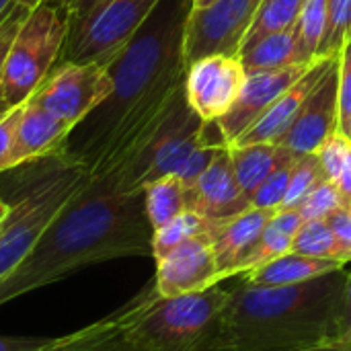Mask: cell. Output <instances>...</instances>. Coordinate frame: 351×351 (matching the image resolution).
<instances>
[{
  "mask_svg": "<svg viewBox=\"0 0 351 351\" xmlns=\"http://www.w3.org/2000/svg\"><path fill=\"white\" fill-rule=\"evenodd\" d=\"M191 0H160L107 66L113 90L70 132L64 148L103 173L130 165L185 88V25Z\"/></svg>",
  "mask_w": 351,
  "mask_h": 351,
  "instance_id": "1",
  "label": "cell"
},
{
  "mask_svg": "<svg viewBox=\"0 0 351 351\" xmlns=\"http://www.w3.org/2000/svg\"><path fill=\"white\" fill-rule=\"evenodd\" d=\"M152 234L144 189L132 187L121 169L88 173L86 183L51 220L23 263L0 282V306L84 265L148 257Z\"/></svg>",
  "mask_w": 351,
  "mask_h": 351,
  "instance_id": "2",
  "label": "cell"
},
{
  "mask_svg": "<svg viewBox=\"0 0 351 351\" xmlns=\"http://www.w3.org/2000/svg\"><path fill=\"white\" fill-rule=\"evenodd\" d=\"M346 276L348 267L282 288L239 280L222 311V351H300L339 339Z\"/></svg>",
  "mask_w": 351,
  "mask_h": 351,
  "instance_id": "3",
  "label": "cell"
},
{
  "mask_svg": "<svg viewBox=\"0 0 351 351\" xmlns=\"http://www.w3.org/2000/svg\"><path fill=\"white\" fill-rule=\"evenodd\" d=\"M86 179L88 167L64 146L0 173V197L10 208L0 228V282L23 263Z\"/></svg>",
  "mask_w": 351,
  "mask_h": 351,
  "instance_id": "4",
  "label": "cell"
},
{
  "mask_svg": "<svg viewBox=\"0 0 351 351\" xmlns=\"http://www.w3.org/2000/svg\"><path fill=\"white\" fill-rule=\"evenodd\" d=\"M230 290L220 284L165 298L154 282L128 302V333L142 351H222V311Z\"/></svg>",
  "mask_w": 351,
  "mask_h": 351,
  "instance_id": "5",
  "label": "cell"
},
{
  "mask_svg": "<svg viewBox=\"0 0 351 351\" xmlns=\"http://www.w3.org/2000/svg\"><path fill=\"white\" fill-rule=\"evenodd\" d=\"M66 33V19L51 0L31 8L10 45L0 76V115L23 105L43 82L60 60Z\"/></svg>",
  "mask_w": 351,
  "mask_h": 351,
  "instance_id": "6",
  "label": "cell"
},
{
  "mask_svg": "<svg viewBox=\"0 0 351 351\" xmlns=\"http://www.w3.org/2000/svg\"><path fill=\"white\" fill-rule=\"evenodd\" d=\"M202 146H226L216 121H204L187 103L185 88L177 97L169 115L150 136L136 158L119 167L132 187L144 189L160 177H177L187 158Z\"/></svg>",
  "mask_w": 351,
  "mask_h": 351,
  "instance_id": "7",
  "label": "cell"
},
{
  "mask_svg": "<svg viewBox=\"0 0 351 351\" xmlns=\"http://www.w3.org/2000/svg\"><path fill=\"white\" fill-rule=\"evenodd\" d=\"M111 90L113 80L107 66L97 62H60L33 90L29 101L60 119L78 125L111 95Z\"/></svg>",
  "mask_w": 351,
  "mask_h": 351,
  "instance_id": "8",
  "label": "cell"
},
{
  "mask_svg": "<svg viewBox=\"0 0 351 351\" xmlns=\"http://www.w3.org/2000/svg\"><path fill=\"white\" fill-rule=\"evenodd\" d=\"M160 0H111L78 39L60 53V62H97L109 66L132 41Z\"/></svg>",
  "mask_w": 351,
  "mask_h": 351,
  "instance_id": "9",
  "label": "cell"
},
{
  "mask_svg": "<svg viewBox=\"0 0 351 351\" xmlns=\"http://www.w3.org/2000/svg\"><path fill=\"white\" fill-rule=\"evenodd\" d=\"M261 2L214 0L206 8H191L185 25V64L189 66L206 56H237Z\"/></svg>",
  "mask_w": 351,
  "mask_h": 351,
  "instance_id": "10",
  "label": "cell"
},
{
  "mask_svg": "<svg viewBox=\"0 0 351 351\" xmlns=\"http://www.w3.org/2000/svg\"><path fill=\"white\" fill-rule=\"evenodd\" d=\"M245 80L239 56H206L187 66L185 97L204 121H218L239 99Z\"/></svg>",
  "mask_w": 351,
  "mask_h": 351,
  "instance_id": "11",
  "label": "cell"
},
{
  "mask_svg": "<svg viewBox=\"0 0 351 351\" xmlns=\"http://www.w3.org/2000/svg\"><path fill=\"white\" fill-rule=\"evenodd\" d=\"M339 56V53H337ZM339 60L335 58L321 82L300 107L288 132L276 142L294 156L317 154L323 142L339 128Z\"/></svg>",
  "mask_w": 351,
  "mask_h": 351,
  "instance_id": "12",
  "label": "cell"
},
{
  "mask_svg": "<svg viewBox=\"0 0 351 351\" xmlns=\"http://www.w3.org/2000/svg\"><path fill=\"white\" fill-rule=\"evenodd\" d=\"M222 284L210 234L193 237L156 261L154 286L165 298L204 292Z\"/></svg>",
  "mask_w": 351,
  "mask_h": 351,
  "instance_id": "13",
  "label": "cell"
},
{
  "mask_svg": "<svg viewBox=\"0 0 351 351\" xmlns=\"http://www.w3.org/2000/svg\"><path fill=\"white\" fill-rule=\"evenodd\" d=\"M313 64H294L282 70L247 76L239 93V99L234 101L230 111L216 121L224 144L230 146L241 134H245L284 90H288L300 76H304V72Z\"/></svg>",
  "mask_w": 351,
  "mask_h": 351,
  "instance_id": "14",
  "label": "cell"
},
{
  "mask_svg": "<svg viewBox=\"0 0 351 351\" xmlns=\"http://www.w3.org/2000/svg\"><path fill=\"white\" fill-rule=\"evenodd\" d=\"M185 204L187 210L210 222H222L253 208L234 177L228 146H222L202 177L191 187H185Z\"/></svg>",
  "mask_w": 351,
  "mask_h": 351,
  "instance_id": "15",
  "label": "cell"
},
{
  "mask_svg": "<svg viewBox=\"0 0 351 351\" xmlns=\"http://www.w3.org/2000/svg\"><path fill=\"white\" fill-rule=\"evenodd\" d=\"M274 210L249 208L243 214L222 220L210 222V241L214 249V259L218 267L220 280H228L241 276V269L251 255L253 247L257 245L263 228L271 220Z\"/></svg>",
  "mask_w": 351,
  "mask_h": 351,
  "instance_id": "16",
  "label": "cell"
},
{
  "mask_svg": "<svg viewBox=\"0 0 351 351\" xmlns=\"http://www.w3.org/2000/svg\"><path fill=\"white\" fill-rule=\"evenodd\" d=\"M335 58L337 56L319 58L304 72V76H300L288 90H284L271 103V107L245 134H241L230 146H249V144H261V142H274L276 144L288 132V128L296 119L300 107L304 105L308 95L315 90V86L321 82V78L325 76V72L329 70V66L333 64Z\"/></svg>",
  "mask_w": 351,
  "mask_h": 351,
  "instance_id": "17",
  "label": "cell"
},
{
  "mask_svg": "<svg viewBox=\"0 0 351 351\" xmlns=\"http://www.w3.org/2000/svg\"><path fill=\"white\" fill-rule=\"evenodd\" d=\"M72 130H74L72 123L51 115L43 107L27 99L23 105L19 128H16L10 169L62 148Z\"/></svg>",
  "mask_w": 351,
  "mask_h": 351,
  "instance_id": "18",
  "label": "cell"
},
{
  "mask_svg": "<svg viewBox=\"0 0 351 351\" xmlns=\"http://www.w3.org/2000/svg\"><path fill=\"white\" fill-rule=\"evenodd\" d=\"M41 351H142L128 333V304L113 315L64 337L43 343Z\"/></svg>",
  "mask_w": 351,
  "mask_h": 351,
  "instance_id": "19",
  "label": "cell"
},
{
  "mask_svg": "<svg viewBox=\"0 0 351 351\" xmlns=\"http://www.w3.org/2000/svg\"><path fill=\"white\" fill-rule=\"evenodd\" d=\"M343 267H348V263L337 261V259H317V257L286 253V255L261 265L259 269L243 274L241 282H245L249 286H261V288H282V286L311 282L315 278L333 274Z\"/></svg>",
  "mask_w": 351,
  "mask_h": 351,
  "instance_id": "20",
  "label": "cell"
},
{
  "mask_svg": "<svg viewBox=\"0 0 351 351\" xmlns=\"http://www.w3.org/2000/svg\"><path fill=\"white\" fill-rule=\"evenodd\" d=\"M230 165L243 193L251 199L259 185L282 165L296 158L292 152L284 150L274 142L249 144V146H228Z\"/></svg>",
  "mask_w": 351,
  "mask_h": 351,
  "instance_id": "21",
  "label": "cell"
},
{
  "mask_svg": "<svg viewBox=\"0 0 351 351\" xmlns=\"http://www.w3.org/2000/svg\"><path fill=\"white\" fill-rule=\"evenodd\" d=\"M302 222L304 220L300 218V214L296 210H278L271 216V220L267 222V226L263 228V232H261L257 245L253 247L251 255L247 257V261L241 269V276L249 274L253 269H259L261 265L290 253L294 234Z\"/></svg>",
  "mask_w": 351,
  "mask_h": 351,
  "instance_id": "22",
  "label": "cell"
},
{
  "mask_svg": "<svg viewBox=\"0 0 351 351\" xmlns=\"http://www.w3.org/2000/svg\"><path fill=\"white\" fill-rule=\"evenodd\" d=\"M294 39H296V23L284 31L271 33L251 47L241 49L237 56L245 68V74H259V72H271L282 70L296 64V51H294Z\"/></svg>",
  "mask_w": 351,
  "mask_h": 351,
  "instance_id": "23",
  "label": "cell"
},
{
  "mask_svg": "<svg viewBox=\"0 0 351 351\" xmlns=\"http://www.w3.org/2000/svg\"><path fill=\"white\" fill-rule=\"evenodd\" d=\"M144 206L152 230H158L187 210L185 185L173 175L160 177L144 187Z\"/></svg>",
  "mask_w": 351,
  "mask_h": 351,
  "instance_id": "24",
  "label": "cell"
},
{
  "mask_svg": "<svg viewBox=\"0 0 351 351\" xmlns=\"http://www.w3.org/2000/svg\"><path fill=\"white\" fill-rule=\"evenodd\" d=\"M304 2L306 0H263L241 41L239 51L245 47H251L253 43H257L259 39L271 33L292 27L300 16Z\"/></svg>",
  "mask_w": 351,
  "mask_h": 351,
  "instance_id": "25",
  "label": "cell"
},
{
  "mask_svg": "<svg viewBox=\"0 0 351 351\" xmlns=\"http://www.w3.org/2000/svg\"><path fill=\"white\" fill-rule=\"evenodd\" d=\"M327 27V0H306L296 21V64H313L319 60V45Z\"/></svg>",
  "mask_w": 351,
  "mask_h": 351,
  "instance_id": "26",
  "label": "cell"
},
{
  "mask_svg": "<svg viewBox=\"0 0 351 351\" xmlns=\"http://www.w3.org/2000/svg\"><path fill=\"white\" fill-rule=\"evenodd\" d=\"M208 232H210V220H206L204 216H199L191 210H185L183 214H179L177 218L167 222L162 228L154 230L152 257H154V261H158L160 257H165L169 251L179 247L181 243H185L193 237H199V234H208Z\"/></svg>",
  "mask_w": 351,
  "mask_h": 351,
  "instance_id": "27",
  "label": "cell"
},
{
  "mask_svg": "<svg viewBox=\"0 0 351 351\" xmlns=\"http://www.w3.org/2000/svg\"><path fill=\"white\" fill-rule=\"evenodd\" d=\"M290 253L317 257V259H337V241L327 220H306L294 234ZM339 261V259H337Z\"/></svg>",
  "mask_w": 351,
  "mask_h": 351,
  "instance_id": "28",
  "label": "cell"
},
{
  "mask_svg": "<svg viewBox=\"0 0 351 351\" xmlns=\"http://www.w3.org/2000/svg\"><path fill=\"white\" fill-rule=\"evenodd\" d=\"M348 39H351V0H327V27L319 58L337 56Z\"/></svg>",
  "mask_w": 351,
  "mask_h": 351,
  "instance_id": "29",
  "label": "cell"
},
{
  "mask_svg": "<svg viewBox=\"0 0 351 351\" xmlns=\"http://www.w3.org/2000/svg\"><path fill=\"white\" fill-rule=\"evenodd\" d=\"M323 181H325V177H323V171H321L317 154L298 156V160L294 165V171H292V177H290V183H288L286 197H284L280 210H294V208H298V204Z\"/></svg>",
  "mask_w": 351,
  "mask_h": 351,
  "instance_id": "30",
  "label": "cell"
},
{
  "mask_svg": "<svg viewBox=\"0 0 351 351\" xmlns=\"http://www.w3.org/2000/svg\"><path fill=\"white\" fill-rule=\"evenodd\" d=\"M346 206H348V202L339 193L337 185L333 181H323L294 210L306 222V220H327L333 212H337L339 208H346Z\"/></svg>",
  "mask_w": 351,
  "mask_h": 351,
  "instance_id": "31",
  "label": "cell"
},
{
  "mask_svg": "<svg viewBox=\"0 0 351 351\" xmlns=\"http://www.w3.org/2000/svg\"><path fill=\"white\" fill-rule=\"evenodd\" d=\"M64 14L66 19V27H68V33H66V39H64V47H70L78 35L95 21V16L111 2V0H51Z\"/></svg>",
  "mask_w": 351,
  "mask_h": 351,
  "instance_id": "32",
  "label": "cell"
},
{
  "mask_svg": "<svg viewBox=\"0 0 351 351\" xmlns=\"http://www.w3.org/2000/svg\"><path fill=\"white\" fill-rule=\"evenodd\" d=\"M298 156L288 160L286 165H282L280 169H276L261 185L259 189L253 193L251 197V206L253 208H261V210H274L278 212L282 208V202L286 197V191H288V183H290V177H292V171H294V165H296Z\"/></svg>",
  "mask_w": 351,
  "mask_h": 351,
  "instance_id": "33",
  "label": "cell"
},
{
  "mask_svg": "<svg viewBox=\"0 0 351 351\" xmlns=\"http://www.w3.org/2000/svg\"><path fill=\"white\" fill-rule=\"evenodd\" d=\"M351 150V140L348 136H343L339 130L333 132L325 142L323 146L317 150V158H319V165H321V171H323V177L325 181H333L337 183L339 175H341V169L346 165V158Z\"/></svg>",
  "mask_w": 351,
  "mask_h": 351,
  "instance_id": "34",
  "label": "cell"
},
{
  "mask_svg": "<svg viewBox=\"0 0 351 351\" xmlns=\"http://www.w3.org/2000/svg\"><path fill=\"white\" fill-rule=\"evenodd\" d=\"M339 64V132L351 140V39L343 43L337 56Z\"/></svg>",
  "mask_w": 351,
  "mask_h": 351,
  "instance_id": "35",
  "label": "cell"
},
{
  "mask_svg": "<svg viewBox=\"0 0 351 351\" xmlns=\"http://www.w3.org/2000/svg\"><path fill=\"white\" fill-rule=\"evenodd\" d=\"M29 12H31V8H27L19 2H12L0 14V76H2V70H4V64H6V58L10 51V45H12L16 33L21 31L25 19L29 16Z\"/></svg>",
  "mask_w": 351,
  "mask_h": 351,
  "instance_id": "36",
  "label": "cell"
},
{
  "mask_svg": "<svg viewBox=\"0 0 351 351\" xmlns=\"http://www.w3.org/2000/svg\"><path fill=\"white\" fill-rule=\"evenodd\" d=\"M23 105L12 107L0 115V173L10 169L12 148H14V140H16V128H19L21 115H23Z\"/></svg>",
  "mask_w": 351,
  "mask_h": 351,
  "instance_id": "37",
  "label": "cell"
},
{
  "mask_svg": "<svg viewBox=\"0 0 351 351\" xmlns=\"http://www.w3.org/2000/svg\"><path fill=\"white\" fill-rule=\"evenodd\" d=\"M329 228L337 241V259L343 263H351V208H339L327 218Z\"/></svg>",
  "mask_w": 351,
  "mask_h": 351,
  "instance_id": "38",
  "label": "cell"
},
{
  "mask_svg": "<svg viewBox=\"0 0 351 351\" xmlns=\"http://www.w3.org/2000/svg\"><path fill=\"white\" fill-rule=\"evenodd\" d=\"M220 148H222V146H202V148H197V150L187 158V162L183 165V169L177 173V179H179L185 187H191V185L202 177V173L212 165V160H214V156L218 154Z\"/></svg>",
  "mask_w": 351,
  "mask_h": 351,
  "instance_id": "39",
  "label": "cell"
},
{
  "mask_svg": "<svg viewBox=\"0 0 351 351\" xmlns=\"http://www.w3.org/2000/svg\"><path fill=\"white\" fill-rule=\"evenodd\" d=\"M339 339L351 346V267L346 276L343 300H341V319H339Z\"/></svg>",
  "mask_w": 351,
  "mask_h": 351,
  "instance_id": "40",
  "label": "cell"
},
{
  "mask_svg": "<svg viewBox=\"0 0 351 351\" xmlns=\"http://www.w3.org/2000/svg\"><path fill=\"white\" fill-rule=\"evenodd\" d=\"M47 339L31 337H4L0 335V351H41Z\"/></svg>",
  "mask_w": 351,
  "mask_h": 351,
  "instance_id": "41",
  "label": "cell"
},
{
  "mask_svg": "<svg viewBox=\"0 0 351 351\" xmlns=\"http://www.w3.org/2000/svg\"><path fill=\"white\" fill-rule=\"evenodd\" d=\"M335 185H337L339 193L343 195V199L348 202V206H351V150L350 154H348V158H346V165H343L341 175H339Z\"/></svg>",
  "mask_w": 351,
  "mask_h": 351,
  "instance_id": "42",
  "label": "cell"
},
{
  "mask_svg": "<svg viewBox=\"0 0 351 351\" xmlns=\"http://www.w3.org/2000/svg\"><path fill=\"white\" fill-rule=\"evenodd\" d=\"M300 351H351L350 343L341 341V339H333V341H327V343H321V346H313V348H306V350Z\"/></svg>",
  "mask_w": 351,
  "mask_h": 351,
  "instance_id": "43",
  "label": "cell"
},
{
  "mask_svg": "<svg viewBox=\"0 0 351 351\" xmlns=\"http://www.w3.org/2000/svg\"><path fill=\"white\" fill-rule=\"evenodd\" d=\"M14 2H19V4H23V6H27V8H35L37 4H41V2H45V0H14Z\"/></svg>",
  "mask_w": 351,
  "mask_h": 351,
  "instance_id": "44",
  "label": "cell"
},
{
  "mask_svg": "<svg viewBox=\"0 0 351 351\" xmlns=\"http://www.w3.org/2000/svg\"><path fill=\"white\" fill-rule=\"evenodd\" d=\"M214 0H191V6L193 8H206V6H210Z\"/></svg>",
  "mask_w": 351,
  "mask_h": 351,
  "instance_id": "45",
  "label": "cell"
},
{
  "mask_svg": "<svg viewBox=\"0 0 351 351\" xmlns=\"http://www.w3.org/2000/svg\"><path fill=\"white\" fill-rule=\"evenodd\" d=\"M8 210H10V208H8V204L0 197V220H4V218H6Z\"/></svg>",
  "mask_w": 351,
  "mask_h": 351,
  "instance_id": "46",
  "label": "cell"
},
{
  "mask_svg": "<svg viewBox=\"0 0 351 351\" xmlns=\"http://www.w3.org/2000/svg\"><path fill=\"white\" fill-rule=\"evenodd\" d=\"M12 2H14V0H0V14H2V12H4Z\"/></svg>",
  "mask_w": 351,
  "mask_h": 351,
  "instance_id": "47",
  "label": "cell"
},
{
  "mask_svg": "<svg viewBox=\"0 0 351 351\" xmlns=\"http://www.w3.org/2000/svg\"><path fill=\"white\" fill-rule=\"evenodd\" d=\"M0 228H2V220H0Z\"/></svg>",
  "mask_w": 351,
  "mask_h": 351,
  "instance_id": "48",
  "label": "cell"
},
{
  "mask_svg": "<svg viewBox=\"0 0 351 351\" xmlns=\"http://www.w3.org/2000/svg\"><path fill=\"white\" fill-rule=\"evenodd\" d=\"M350 208H351V206H350Z\"/></svg>",
  "mask_w": 351,
  "mask_h": 351,
  "instance_id": "49",
  "label": "cell"
}]
</instances>
